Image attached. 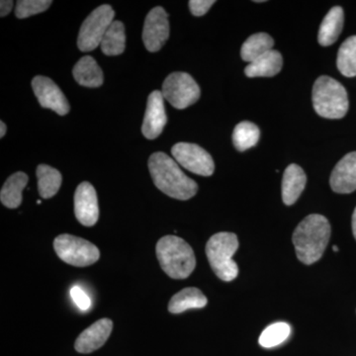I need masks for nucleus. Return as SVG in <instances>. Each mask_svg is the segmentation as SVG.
Segmentation results:
<instances>
[{
	"mask_svg": "<svg viewBox=\"0 0 356 356\" xmlns=\"http://www.w3.org/2000/svg\"><path fill=\"white\" fill-rule=\"evenodd\" d=\"M149 170L154 185L170 197L188 200L197 193V184L182 172L175 159L165 153L159 152L149 156Z\"/></svg>",
	"mask_w": 356,
	"mask_h": 356,
	"instance_id": "f257e3e1",
	"label": "nucleus"
},
{
	"mask_svg": "<svg viewBox=\"0 0 356 356\" xmlns=\"http://www.w3.org/2000/svg\"><path fill=\"white\" fill-rule=\"evenodd\" d=\"M331 238V225L318 214L307 216L293 233L292 241L300 261L307 266L315 264L324 254Z\"/></svg>",
	"mask_w": 356,
	"mask_h": 356,
	"instance_id": "f03ea898",
	"label": "nucleus"
},
{
	"mask_svg": "<svg viewBox=\"0 0 356 356\" xmlns=\"http://www.w3.org/2000/svg\"><path fill=\"white\" fill-rule=\"evenodd\" d=\"M156 250L161 269L173 280H185L195 269L193 250L179 236H163L156 243Z\"/></svg>",
	"mask_w": 356,
	"mask_h": 356,
	"instance_id": "7ed1b4c3",
	"label": "nucleus"
},
{
	"mask_svg": "<svg viewBox=\"0 0 356 356\" xmlns=\"http://www.w3.org/2000/svg\"><path fill=\"white\" fill-rule=\"evenodd\" d=\"M312 99L314 108L323 118L341 119L348 113L350 104L346 89L332 77H318L314 83Z\"/></svg>",
	"mask_w": 356,
	"mask_h": 356,
	"instance_id": "20e7f679",
	"label": "nucleus"
},
{
	"mask_svg": "<svg viewBox=\"0 0 356 356\" xmlns=\"http://www.w3.org/2000/svg\"><path fill=\"white\" fill-rule=\"evenodd\" d=\"M238 248V236L233 233L215 234L206 245V255L213 271L222 281L236 280L238 267L233 255Z\"/></svg>",
	"mask_w": 356,
	"mask_h": 356,
	"instance_id": "39448f33",
	"label": "nucleus"
},
{
	"mask_svg": "<svg viewBox=\"0 0 356 356\" xmlns=\"http://www.w3.org/2000/svg\"><path fill=\"white\" fill-rule=\"evenodd\" d=\"M58 257L72 266L86 267L99 259L100 252L95 245L79 236L64 234L54 241Z\"/></svg>",
	"mask_w": 356,
	"mask_h": 356,
	"instance_id": "423d86ee",
	"label": "nucleus"
},
{
	"mask_svg": "<svg viewBox=\"0 0 356 356\" xmlns=\"http://www.w3.org/2000/svg\"><path fill=\"white\" fill-rule=\"evenodd\" d=\"M115 11L108 4L97 7L83 21L77 38V47L81 51L95 50L102 44L103 37L114 22Z\"/></svg>",
	"mask_w": 356,
	"mask_h": 356,
	"instance_id": "0eeeda50",
	"label": "nucleus"
},
{
	"mask_svg": "<svg viewBox=\"0 0 356 356\" xmlns=\"http://www.w3.org/2000/svg\"><path fill=\"white\" fill-rule=\"evenodd\" d=\"M163 93L175 108L185 109L197 102L201 91L193 77L186 72H173L163 84Z\"/></svg>",
	"mask_w": 356,
	"mask_h": 356,
	"instance_id": "6e6552de",
	"label": "nucleus"
},
{
	"mask_svg": "<svg viewBox=\"0 0 356 356\" xmlns=\"http://www.w3.org/2000/svg\"><path fill=\"white\" fill-rule=\"evenodd\" d=\"M175 161L189 172L202 177L214 173L215 163L211 154L198 145L178 143L172 149Z\"/></svg>",
	"mask_w": 356,
	"mask_h": 356,
	"instance_id": "1a4fd4ad",
	"label": "nucleus"
},
{
	"mask_svg": "<svg viewBox=\"0 0 356 356\" xmlns=\"http://www.w3.org/2000/svg\"><path fill=\"white\" fill-rule=\"evenodd\" d=\"M170 37L168 15L163 7H154L147 14L143 30V41L147 51H158Z\"/></svg>",
	"mask_w": 356,
	"mask_h": 356,
	"instance_id": "9d476101",
	"label": "nucleus"
},
{
	"mask_svg": "<svg viewBox=\"0 0 356 356\" xmlns=\"http://www.w3.org/2000/svg\"><path fill=\"white\" fill-rule=\"evenodd\" d=\"M33 91L43 108L53 110L64 116L70 112V104L60 88L46 76H35L32 81Z\"/></svg>",
	"mask_w": 356,
	"mask_h": 356,
	"instance_id": "9b49d317",
	"label": "nucleus"
},
{
	"mask_svg": "<svg viewBox=\"0 0 356 356\" xmlns=\"http://www.w3.org/2000/svg\"><path fill=\"white\" fill-rule=\"evenodd\" d=\"M74 215L81 225L95 226L99 217L97 194L89 182H83L77 186L74 193Z\"/></svg>",
	"mask_w": 356,
	"mask_h": 356,
	"instance_id": "f8f14e48",
	"label": "nucleus"
},
{
	"mask_svg": "<svg viewBox=\"0 0 356 356\" xmlns=\"http://www.w3.org/2000/svg\"><path fill=\"white\" fill-rule=\"evenodd\" d=\"M161 91L154 90L147 98L146 113L143 122L142 133L145 138L154 140L163 133L168 117H166L165 103Z\"/></svg>",
	"mask_w": 356,
	"mask_h": 356,
	"instance_id": "ddd939ff",
	"label": "nucleus"
},
{
	"mask_svg": "<svg viewBox=\"0 0 356 356\" xmlns=\"http://www.w3.org/2000/svg\"><path fill=\"white\" fill-rule=\"evenodd\" d=\"M113 323L109 318H102L84 330L76 341L74 348L79 353H90L102 348L111 334Z\"/></svg>",
	"mask_w": 356,
	"mask_h": 356,
	"instance_id": "4468645a",
	"label": "nucleus"
},
{
	"mask_svg": "<svg viewBox=\"0 0 356 356\" xmlns=\"http://www.w3.org/2000/svg\"><path fill=\"white\" fill-rule=\"evenodd\" d=\"M330 184L337 193L348 194L356 191V152L346 154L337 163Z\"/></svg>",
	"mask_w": 356,
	"mask_h": 356,
	"instance_id": "2eb2a0df",
	"label": "nucleus"
},
{
	"mask_svg": "<svg viewBox=\"0 0 356 356\" xmlns=\"http://www.w3.org/2000/svg\"><path fill=\"white\" fill-rule=\"evenodd\" d=\"M307 177L303 168L298 165H288L283 175L282 200L286 205H293L298 200L302 192L305 189Z\"/></svg>",
	"mask_w": 356,
	"mask_h": 356,
	"instance_id": "dca6fc26",
	"label": "nucleus"
},
{
	"mask_svg": "<svg viewBox=\"0 0 356 356\" xmlns=\"http://www.w3.org/2000/svg\"><path fill=\"white\" fill-rule=\"evenodd\" d=\"M343 9L341 6L332 7L323 20L318 30V40L321 46L327 47L336 43L343 31Z\"/></svg>",
	"mask_w": 356,
	"mask_h": 356,
	"instance_id": "f3484780",
	"label": "nucleus"
},
{
	"mask_svg": "<svg viewBox=\"0 0 356 356\" xmlns=\"http://www.w3.org/2000/svg\"><path fill=\"white\" fill-rule=\"evenodd\" d=\"M72 74L76 83L86 88H99L104 79L102 70L90 56H86L76 63Z\"/></svg>",
	"mask_w": 356,
	"mask_h": 356,
	"instance_id": "a211bd4d",
	"label": "nucleus"
},
{
	"mask_svg": "<svg viewBox=\"0 0 356 356\" xmlns=\"http://www.w3.org/2000/svg\"><path fill=\"white\" fill-rule=\"evenodd\" d=\"M282 65L283 58L280 51L271 50L248 64L245 74L248 77H271L280 74Z\"/></svg>",
	"mask_w": 356,
	"mask_h": 356,
	"instance_id": "6ab92c4d",
	"label": "nucleus"
},
{
	"mask_svg": "<svg viewBox=\"0 0 356 356\" xmlns=\"http://www.w3.org/2000/svg\"><path fill=\"white\" fill-rule=\"evenodd\" d=\"M29 181L24 172H16L6 180L0 192V200L9 209H16L22 203V191Z\"/></svg>",
	"mask_w": 356,
	"mask_h": 356,
	"instance_id": "aec40b11",
	"label": "nucleus"
},
{
	"mask_svg": "<svg viewBox=\"0 0 356 356\" xmlns=\"http://www.w3.org/2000/svg\"><path fill=\"white\" fill-rule=\"evenodd\" d=\"M208 300L197 288H185L170 299L168 311L172 314H180L189 309H201L207 305Z\"/></svg>",
	"mask_w": 356,
	"mask_h": 356,
	"instance_id": "412c9836",
	"label": "nucleus"
},
{
	"mask_svg": "<svg viewBox=\"0 0 356 356\" xmlns=\"http://www.w3.org/2000/svg\"><path fill=\"white\" fill-rule=\"evenodd\" d=\"M274 41L266 33H257L252 35L243 44L241 49V56L248 64L254 62L261 56L266 55L269 51L273 50Z\"/></svg>",
	"mask_w": 356,
	"mask_h": 356,
	"instance_id": "4be33fe9",
	"label": "nucleus"
},
{
	"mask_svg": "<svg viewBox=\"0 0 356 356\" xmlns=\"http://www.w3.org/2000/svg\"><path fill=\"white\" fill-rule=\"evenodd\" d=\"M36 175L38 177V191L41 197H54L62 185L63 178L60 172L50 165H40L37 168Z\"/></svg>",
	"mask_w": 356,
	"mask_h": 356,
	"instance_id": "5701e85b",
	"label": "nucleus"
},
{
	"mask_svg": "<svg viewBox=\"0 0 356 356\" xmlns=\"http://www.w3.org/2000/svg\"><path fill=\"white\" fill-rule=\"evenodd\" d=\"M125 26L120 21H114L103 37L102 50L106 56H118L125 51Z\"/></svg>",
	"mask_w": 356,
	"mask_h": 356,
	"instance_id": "b1692460",
	"label": "nucleus"
},
{
	"mask_svg": "<svg viewBox=\"0 0 356 356\" xmlns=\"http://www.w3.org/2000/svg\"><path fill=\"white\" fill-rule=\"evenodd\" d=\"M261 132L252 122L243 121L236 126L233 133L234 146L238 152H245L259 143Z\"/></svg>",
	"mask_w": 356,
	"mask_h": 356,
	"instance_id": "393cba45",
	"label": "nucleus"
},
{
	"mask_svg": "<svg viewBox=\"0 0 356 356\" xmlns=\"http://www.w3.org/2000/svg\"><path fill=\"white\" fill-rule=\"evenodd\" d=\"M337 69L344 76H356V36H351L341 44L337 53Z\"/></svg>",
	"mask_w": 356,
	"mask_h": 356,
	"instance_id": "a878e982",
	"label": "nucleus"
},
{
	"mask_svg": "<svg viewBox=\"0 0 356 356\" xmlns=\"http://www.w3.org/2000/svg\"><path fill=\"white\" fill-rule=\"evenodd\" d=\"M291 334V327L287 323H275L268 325L259 337L262 348H271L284 343Z\"/></svg>",
	"mask_w": 356,
	"mask_h": 356,
	"instance_id": "bb28decb",
	"label": "nucleus"
},
{
	"mask_svg": "<svg viewBox=\"0 0 356 356\" xmlns=\"http://www.w3.org/2000/svg\"><path fill=\"white\" fill-rule=\"evenodd\" d=\"M53 2L50 0H20L16 6L15 15L19 19L46 11Z\"/></svg>",
	"mask_w": 356,
	"mask_h": 356,
	"instance_id": "cd10ccee",
	"label": "nucleus"
},
{
	"mask_svg": "<svg viewBox=\"0 0 356 356\" xmlns=\"http://www.w3.org/2000/svg\"><path fill=\"white\" fill-rule=\"evenodd\" d=\"M70 296L81 310L88 311L91 306L90 298L81 287L74 286L70 290Z\"/></svg>",
	"mask_w": 356,
	"mask_h": 356,
	"instance_id": "c85d7f7f",
	"label": "nucleus"
},
{
	"mask_svg": "<svg viewBox=\"0 0 356 356\" xmlns=\"http://www.w3.org/2000/svg\"><path fill=\"white\" fill-rule=\"evenodd\" d=\"M189 8L194 16H203L209 11L213 4L216 3L214 0H191L188 2Z\"/></svg>",
	"mask_w": 356,
	"mask_h": 356,
	"instance_id": "c756f323",
	"label": "nucleus"
},
{
	"mask_svg": "<svg viewBox=\"0 0 356 356\" xmlns=\"http://www.w3.org/2000/svg\"><path fill=\"white\" fill-rule=\"evenodd\" d=\"M13 1L10 0H1L0 2V16L4 17V16L8 15L10 11L13 10Z\"/></svg>",
	"mask_w": 356,
	"mask_h": 356,
	"instance_id": "7c9ffc66",
	"label": "nucleus"
},
{
	"mask_svg": "<svg viewBox=\"0 0 356 356\" xmlns=\"http://www.w3.org/2000/svg\"><path fill=\"white\" fill-rule=\"evenodd\" d=\"M6 134V125L4 122H0V137L3 138Z\"/></svg>",
	"mask_w": 356,
	"mask_h": 356,
	"instance_id": "2f4dec72",
	"label": "nucleus"
},
{
	"mask_svg": "<svg viewBox=\"0 0 356 356\" xmlns=\"http://www.w3.org/2000/svg\"><path fill=\"white\" fill-rule=\"evenodd\" d=\"M353 233L356 240V208L353 215Z\"/></svg>",
	"mask_w": 356,
	"mask_h": 356,
	"instance_id": "473e14b6",
	"label": "nucleus"
},
{
	"mask_svg": "<svg viewBox=\"0 0 356 356\" xmlns=\"http://www.w3.org/2000/svg\"><path fill=\"white\" fill-rule=\"evenodd\" d=\"M332 250H334V252H339V248H337V245H334V247H332Z\"/></svg>",
	"mask_w": 356,
	"mask_h": 356,
	"instance_id": "72a5a7b5",
	"label": "nucleus"
}]
</instances>
